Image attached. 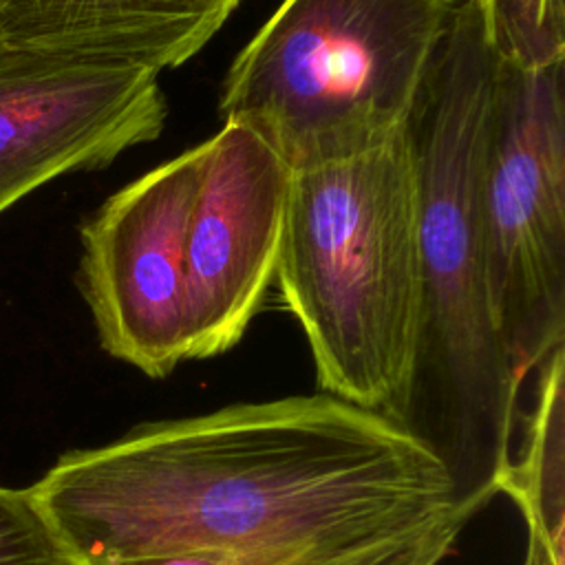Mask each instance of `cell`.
<instances>
[{
	"label": "cell",
	"instance_id": "cell-3",
	"mask_svg": "<svg viewBox=\"0 0 565 565\" xmlns=\"http://www.w3.org/2000/svg\"><path fill=\"white\" fill-rule=\"evenodd\" d=\"M320 393L393 415L419 320V201L406 126L382 146L294 170L276 271Z\"/></svg>",
	"mask_w": 565,
	"mask_h": 565
},
{
	"label": "cell",
	"instance_id": "cell-6",
	"mask_svg": "<svg viewBox=\"0 0 565 565\" xmlns=\"http://www.w3.org/2000/svg\"><path fill=\"white\" fill-rule=\"evenodd\" d=\"M203 143L108 196L79 227V289L102 349L148 377L188 360L185 236Z\"/></svg>",
	"mask_w": 565,
	"mask_h": 565
},
{
	"label": "cell",
	"instance_id": "cell-13",
	"mask_svg": "<svg viewBox=\"0 0 565 565\" xmlns=\"http://www.w3.org/2000/svg\"><path fill=\"white\" fill-rule=\"evenodd\" d=\"M468 519L463 512L452 510L428 525L369 545L331 565H439Z\"/></svg>",
	"mask_w": 565,
	"mask_h": 565
},
{
	"label": "cell",
	"instance_id": "cell-5",
	"mask_svg": "<svg viewBox=\"0 0 565 565\" xmlns=\"http://www.w3.org/2000/svg\"><path fill=\"white\" fill-rule=\"evenodd\" d=\"M479 207L492 309L527 377L565 340V60L494 57Z\"/></svg>",
	"mask_w": 565,
	"mask_h": 565
},
{
	"label": "cell",
	"instance_id": "cell-11",
	"mask_svg": "<svg viewBox=\"0 0 565 565\" xmlns=\"http://www.w3.org/2000/svg\"><path fill=\"white\" fill-rule=\"evenodd\" d=\"M501 62L534 68L565 60V0H470Z\"/></svg>",
	"mask_w": 565,
	"mask_h": 565
},
{
	"label": "cell",
	"instance_id": "cell-4",
	"mask_svg": "<svg viewBox=\"0 0 565 565\" xmlns=\"http://www.w3.org/2000/svg\"><path fill=\"white\" fill-rule=\"evenodd\" d=\"M459 0H282L232 60L221 121L291 170L373 150L408 121Z\"/></svg>",
	"mask_w": 565,
	"mask_h": 565
},
{
	"label": "cell",
	"instance_id": "cell-2",
	"mask_svg": "<svg viewBox=\"0 0 565 565\" xmlns=\"http://www.w3.org/2000/svg\"><path fill=\"white\" fill-rule=\"evenodd\" d=\"M492 75L479 15L459 0L406 121L419 201V320L408 386L388 419L444 466L466 516L501 488L525 380L492 309L481 238Z\"/></svg>",
	"mask_w": 565,
	"mask_h": 565
},
{
	"label": "cell",
	"instance_id": "cell-1",
	"mask_svg": "<svg viewBox=\"0 0 565 565\" xmlns=\"http://www.w3.org/2000/svg\"><path fill=\"white\" fill-rule=\"evenodd\" d=\"M79 565L185 550L358 552L455 508L435 455L327 393L152 422L31 486Z\"/></svg>",
	"mask_w": 565,
	"mask_h": 565
},
{
	"label": "cell",
	"instance_id": "cell-14",
	"mask_svg": "<svg viewBox=\"0 0 565 565\" xmlns=\"http://www.w3.org/2000/svg\"><path fill=\"white\" fill-rule=\"evenodd\" d=\"M349 554H355V552H329V550H265V552L185 550V552H172V554L113 561V563H104V565H331V563H335V561H340Z\"/></svg>",
	"mask_w": 565,
	"mask_h": 565
},
{
	"label": "cell",
	"instance_id": "cell-8",
	"mask_svg": "<svg viewBox=\"0 0 565 565\" xmlns=\"http://www.w3.org/2000/svg\"><path fill=\"white\" fill-rule=\"evenodd\" d=\"M291 168L252 128L203 141L185 236L188 360L236 347L276 282Z\"/></svg>",
	"mask_w": 565,
	"mask_h": 565
},
{
	"label": "cell",
	"instance_id": "cell-15",
	"mask_svg": "<svg viewBox=\"0 0 565 565\" xmlns=\"http://www.w3.org/2000/svg\"><path fill=\"white\" fill-rule=\"evenodd\" d=\"M523 565H561L554 561L547 543L532 530H527V543H525V556Z\"/></svg>",
	"mask_w": 565,
	"mask_h": 565
},
{
	"label": "cell",
	"instance_id": "cell-12",
	"mask_svg": "<svg viewBox=\"0 0 565 565\" xmlns=\"http://www.w3.org/2000/svg\"><path fill=\"white\" fill-rule=\"evenodd\" d=\"M0 565H79L51 527L31 488L0 486Z\"/></svg>",
	"mask_w": 565,
	"mask_h": 565
},
{
	"label": "cell",
	"instance_id": "cell-10",
	"mask_svg": "<svg viewBox=\"0 0 565 565\" xmlns=\"http://www.w3.org/2000/svg\"><path fill=\"white\" fill-rule=\"evenodd\" d=\"M536 404L516 459H510L499 492L512 497L527 523L563 565V347L536 369Z\"/></svg>",
	"mask_w": 565,
	"mask_h": 565
},
{
	"label": "cell",
	"instance_id": "cell-7",
	"mask_svg": "<svg viewBox=\"0 0 565 565\" xmlns=\"http://www.w3.org/2000/svg\"><path fill=\"white\" fill-rule=\"evenodd\" d=\"M159 75L0 38V212L60 174L154 141L168 115Z\"/></svg>",
	"mask_w": 565,
	"mask_h": 565
},
{
	"label": "cell",
	"instance_id": "cell-9",
	"mask_svg": "<svg viewBox=\"0 0 565 565\" xmlns=\"http://www.w3.org/2000/svg\"><path fill=\"white\" fill-rule=\"evenodd\" d=\"M238 0H0V38L157 73L196 55Z\"/></svg>",
	"mask_w": 565,
	"mask_h": 565
}]
</instances>
